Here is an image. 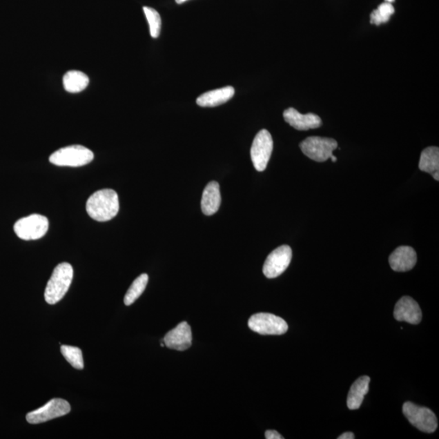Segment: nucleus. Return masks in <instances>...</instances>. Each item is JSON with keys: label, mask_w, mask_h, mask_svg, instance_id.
<instances>
[{"label": "nucleus", "mask_w": 439, "mask_h": 439, "mask_svg": "<svg viewBox=\"0 0 439 439\" xmlns=\"http://www.w3.org/2000/svg\"><path fill=\"white\" fill-rule=\"evenodd\" d=\"M418 262V255L415 250L411 246H401L398 248L389 257V263L393 271L396 272H407L413 269Z\"/></svg>", "instance_id": "nucleus-13"}, {"label": "nucleus", "mask_w": 439, "mask_h": 439, "mask_svg": "<svg viewBox=\"0 0 439 439\" xmlns=\"http://www.w3.org/2000/svg\"><path fill=\"white\" fill-rule=\"evenodd\" d=\"M395 8L391 3H383L376 10H374L370 15V22L371 24L380 26L382 23H386L390 20L391 17L394 14Z\"/></svg>", "instance_id": "nucleus-22"}, {"label": "nucleus", "mask_w": 439, "mask_h": 439, "mask_svg": "<svg viewBox=\"0 0 439 439\" xmlns=\"http://www.w3.org/2000/svg\"><path fill=\"white\" fill-rule=\"evenodd\" d=\"M48 219L42 215L32 214L21 218L14 225L16 235L23 240H37L43 237L48 231Z\"/></svg>", "instance_id": "nucleus-5"}, {"label": "nucleus", "mask_w": 439, "mask_h": 439, "mask_svg": "<svg viewBox=\"0 0 439 439\" xmlns=\"http://www.w3.org/2000/svg\"><path fill=\"white\" fill-rule=\"evenodd\" d=\"M164 342L170 349L179 351L188 349L192 344V333L188 323L183 322L168 332Z\"/></svg>", "instance_id": "nucleus-11"}, {"label": "nucleus", "mask_w": 439, "mask_h": 439, "mask_svg": "<svg viewBox=\"0 0 439 439\" xmlns=\"http://www.w3.org/2000/svg\"><path fill=\"white\" fill-rule=\"evenodd\" d=\"M265 438L267 439H283L280 433H278L275 431H267L265 432Z\"/></svg>", "instance_id": "nucleus-24"}, {"label": "nucleus", "mask_w": 439, "mask_h": 439, "mask_svg": "<svg viewBox=\"0 0 439 439\" xmlns=\"http://www.w3.org/2000/svg\"><path fill=\"white\" fill-rule=\"evenodd\" d=\"M273 149V141L267 130H260L255 137L251 148V157L256 170L263 172L267 168Z\"/></svg>", "instance_id": "nucleus-8"}, {"label": "nucleus", "mask_w": 439, "mask_h": 439, "mask_svg": "<svg viewBox=\"0 0 439 439\" xmlns=\"http://www.w3.org/2000/svg\"><path fill=\"white\" fill-rule=\"evenodd\" d=\"M331 159H332L333 162H337V157H335V155H332Z\"/></svg>", "instance_id": "nucleus-27"}, {"label": "nucleus", "mask_w": 439, "mask_h": 439, "mask_svg": "<svg viewBox=\"0 0 439 439\" xmlns=\"http://www.w3.org/2000/svg\"><path fill=\"white\" fill-rule=\"evenodd\" d=\"M394 315L397 321L413 324H419L422 319V310L418 304L409 296L402 297L397 302Z\"/></svg>", "instance_id": "nucleus-12"}, {"label": "nucleus", "mask_w": 439, "mask_h": 439, "mask_svg": "<svg viewBox=\"0 0 439 439\" xmlns=\"http://www.w3.org/2000/svg\"><path fill=\"white\" fill-rule=\"evenodd\" d=\"M61 353L64 358L70 363L73 368L79 370L84 369V358L82 351L79 347L61 345Z\"/></svg>", "instance_id": "nucleus-21"}, {"label": "nucleus", "mask_w": 439, "mask_h": 439, "mask_svg": "<svg viewBox=\"0 0 439 439\" xmlns=\"http://www.w3.org/2000/svg\"><path fill=\"white\" fill-rule=\"evenodd\" d=\"M251 331L262 335H282L288 331V324L277 315L260 313L251 315L248 321Z\"/></svg>", "instance_id": "nucleus-6"}, {"label": "nucleus", "mask_w": 439, "mask_h": 439, "mask_svg": "<svg viewBox=\"0 0 439 439\" xmlns=\"http://www.w3.org/2000/svg\"><path fill=\"white\" fill-rule=\"evenodd\" d=\"M144 11L146 20L149 23L150 36L154 39H157L162 30L161 15L153 8L144 7Z\"/></svg>", "instance_id": "nucleus-23"}, {"label": "nucleus", "mask_w": 439, "mask_h": 439, "mask_svg": "<svg viewBox=\"0 0 439 439\" xmlns=\"http://www.w3.org/2000/svg\"><path fill=\"white\" fill-rule=\"evenodd\" d=\"M73 277V269L68 263H61L55 268L46 287L44 297L48 304L53 305L61 301L70 289Z\"/></svg>", "instance_id": "nucleus-2"}, {"label": "nucleus", "mask_w": 439, "mask_h": 439, "mask_svg": "<svg viewBox=\"0 0 439 439\" xmlns=\"http://www.w3.org/2000/svg\"><path fill=\"white\" fill-rule=\"evenodd\" d=\"M148 274H142L139 277H137L134 282L127 291L124 298V303L126 306H130L134 304L135 302L139 298L142 294L146 289V285L148 282Z\"/></svg>", "instance_id": "nucleus-20"}, {"label": "nucleus", "mask_w": 439, "mask_h": 439, "mask_svg": "<svg viewBox=\"0 0 439 439\" xmlns=\"http://www.w3.org/2000/svg\"><path fill=\"white\" fill-rule=\"evenodd\" d=\"M118 195L112 189L95 192L86 202V212L95 221L104 222L115 217L119 212Z\"/></svg>", "instance_id": "nucleus-1"}, {"label": "nucleus", "mask_w": 439, "mask_h": 439, "mask_svg": "<svg viewBox=\"0 0 439 439\" xmlns=\"http://www.w3.org/2000/svg\"><path fill=\"white\" fill-rule=\"evenodd\" d=\"M302 152L311 159L317 162H324L333 155L338 148L336 140L321 137H309L300 145Z\"/></svg>", "instance_id": "nucleus-7"}, {"label": "nucleus", "mask_w": 439, "mask_h": 439, "mask_svg": "<svg viewBox=\"0 0 439 439\" xmlns=\"http://www.w3.org/2000/svg\"><path fill=\"white\" fill-rule=\"evenodd\" d=\"M387 1L388 3H392V2H394V0H387Z\"/></svg>", "instance_id": "nucleus-28"}, {"label": "nucleus", "mask_w": 439, "mask_h": 439, "mask_svg": "<svg viewBox=\"0 0 439 439\" xmlns=\"http://www.w3.org/2000/svg\"><path fill=\"white\" fill-rule=\"evenodd\" d=\"M402 413L409 422L420 431L431 433L436 431L438 428L436 415L425 407L406 402L402 406Z\"/></svg>", "instance_id": "nucleus-4"}, {"label": "nucleus", "mask_w": 439, "mask_h": 439, "mask_svg": "<svg viewBox=\"0 0 439 439\" xmlns=\"http://www.w3.org/2000/svg\"><path fill=\"white\" fill-rule=\"evenodd\" d=\"M89 77L84 72L77 70L68 71L64 76L63 84L70 93H79L89 85Z\"/></svg>", "instance_id": "nucleus-19"}, {"label": "nucleus", "mask_w": 439, "mask_h": 439, "mask_svg": "<svg viewBox=\"0 0 439 439\" xmlns=\"http://www.w3.org/2000/svg\"><path fill=\"white\" fill-rule=\"evenodd\" d=\"M221 203V192L218 183L215 181L209 182L205 187L201 200V208L204 214L212 216L218 211Z\"/></svg>", "instance_id": "nucleus-15"}, {"label": "nucleus", "mask_w": 439, "mask_h": 439, "mask_svg": "<svg viewBox=\"0 0 439 439\" xmlns=\"http://www.w3.org/2000/svg\"><path fill=\"white\" fill-rule=\"evenodd\" d=\"M338 438V439H354L355 436L353 433L347 432V433H342V436H340Z\"/></svg>", "instance_id": "nucleus-25"}, {"label": "nucleus", "mask_w": 439, "mask_h": 439, "mask_svg": "<svg viewBox=\"0 0 439 439\" xmlns=\"http://www.w3.org/2000/svg\"><path fill=\"white\" fill-rule=\"evenodd\" d=\"M175 1L177 4H182L187 1V0H175Z\"/></svg>", "instance_id": "nucleus-26"}, {"label": "nucleus", "mask_w": 439, "mask_h": 439, "mask_svg": "<svg viewBox=\"0 0 439 439\" xmlns=\"http://www.w3.org/2000/svg\"><path fill=\"white\" fill-rule=\"evenodd\" d=\"M369 382L370 378L363 376L352 384L347 400V407H349L350 410L360 409V407L362 404L364 396L369 392Z\"/></svg>", "instance_id": "nucleus-17"}, {"label": "nucleus", "mask_w": 439, "mask_h": 439, "mask_svg": "<svg viewBox=\"0 0 439 439\" xmlns=\"http://www.w3.org/2000/svg\"><path fill=\"white\" fill-rule=\"evenodd\" d=\"M94 153L81 145L61 148L51 155L50 162L57 166L80 167L93 161Z\"/></svg>", "instance_id": "nucleus-3"}, {"label": "nucleus", "mask_w": 439, "mask_h": 439, "mask_svg": "<svg viewBox=\"0 0 439 439\" xmlns=\"http://www.w3.org/2000/svg\"><path fill=\"white\" fill-rule=\"evenodd\" d=\"M292 259V250L288 245H282L272 251L265 260L263 273L268 278H275L286 271Z\"/></svg>", "instance_id": "nucleus-10"}, {"label": "nucleus", "mask_w": 439, "mask_h": 439, "mask_svg": "<svg viewBox=\"0 0 439 439\" xmlns=\"http://www.w3.org/2000/svg\"><path fill=\"white\" fill-rule=\"evenodd\" d=\"M419 168L420 170L431 175L434 179L439 180V149L437 146L425 148L420 155Z\"/></svg>", "instance_id": "nucleus-18"}, {"label": "nucleus", "mask_w": 439, "mask_h": 439, "mask_svg": "<svg viewBox=\"0 0 439 439\" xmlns=\"http://www.w3.org/2000/svg\"><path fill=\"white\" fill-rule=\"evenodd\" d=\"M235 92L234 88L226 86V88L213 90L201 95L196 100V103L200 107H217L228 102L235 95Z\"/></svg>", "instance_id": "nucleus-16"}, {"label": "nucleus", "mask_w": 439, "mask_h": 439, "mask_svg": "<svg viewBox=\"0 0 439 439\" xmlns=\"http://www.w3.org/2000/svg\"><path fill=\"white\" fill-rule=\"evenodd\" d=\"M283 117L288 124L298 130L317 129L322 126V119L315 114H301L293 108L286 109Z\"/></svg>", "instance_id": "nucleus-14"}, {"label": "nucleus", "mask_w": 439, "mask_h": 439, "mask_svg": "<svg viewBox=\"0 0 439 439\" xmlns=\"http://www.w3.org/2000/svg\"><path fill=\"white\" fill-rule=\"evenodd\" d=\"M70 404L65 400L52 399L47 402L42 408L30 411L26 415V420L30 424H40L63 417L70 413Z\"/></svg>", "instance_id": "nucleus-9"}]
</instances>
